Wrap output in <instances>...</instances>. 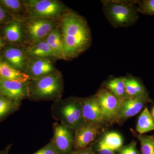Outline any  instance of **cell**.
<instances>
[{
  "label": "cell",
  "instance_id": "18",
  "mask_svg": "<svg viewBox=\"0 0 154 154\" xmlns=\"http://www.w3.org/2000/svg\"><path fill=\"white\" fill-rule=\"evenodd\" d=\"M25 54L32 58L55 57L52 49L45 40L31 45L26 49Z\"/></svg>",
  "mask_w": 154,
  "mask_h": 154
},
{
  "label": "cell",
  "instance_id": "21",
  "mask_svg": "<svg viewBox=\"0 0 154 154\" xmlns=\"http://www.w3.org/2000/svg\"><path fill=\"white\" fill-rule=\"evenodd\" d=\"M21 102L14 101L0 94V122L19 110Z\"/></svg>",
  "mask_w": 154,
  "mask_h": 154
},
{
  "label": "cell",
  "instance_id": "4",
  "mask_svg": "<svg viewBox=\"0 0 154 154\" xmlns=\"http://www.w3.org/2000/svg\"><path fill=\"white\" fill-rule=\"evenodd\" d=\"M51 116L60 124L75 131L85 122L79 98H69L58 100L51 107Z\"/></svg>",
  "mask_w": 154,
  "mask_h": 154
},
{
  "label": "cell",
  "instance_id": "8",
  "mask_svg": "<svg viewBox=\"0 0 154 154\" xmlns=\"http://www.w3.org/2000/svg\"><path fill=\"white\" fill-rule=\"evenodd\" d=\"M53 130L51 140L58 154H70L73 147L74 131L58 122L53 123Z\"/></svg>",
  "mask_w": 154,
  "mask_h": 154
},
{
  "label": "cell",
  "instance_id": "2",
  "mask_svg": "<svg viewBox=\"0 0 154 154\" xmlns=\"http://www.w3.org/2000/svg\"><path fill=\"white\" fill-rule=\"evenodd\" d=\"M137 1H102V10L105 18L114 28H128L139 19Z\"/></svg>",
  "mask_w": 154,
  "mask_h": 154
},
{
  "label": "cell",
  "instance_id": "32",
  "mask_svg": "<svg viewBox=\"0 0 154 154\" xmlns=\"http://www.w3.org/2000/svg\"><path fill=\"white\" fill-rule=\"evenodd\" d=\"M6 17V13L4 9L0 6V22L5 20Z\"/></svg>",
  "mask_w": 154,
  "mask_h": 154
},
{
  "label": "cell",
  "instance_id": "33",
  "mask_svg": "<svg viewBox=\"0 0 154 154\" xmlns=\"http://www.w3.org/2000/svg\"><path fill=\"white\" fill-rule=\"evenodd\" d=\"M151 115L153 119L154 120V106L152 108L151 112Z\"/></svg>",
  "mask_w": 154,
  "mask_h": 154
},
{
  "label": "cell",
  "instance_id": "15",
  "mask_svg": "<svg viewBox=\"0 0 154 154\" xmlns=\"http://www.w3.org/2000/svg\"><path fill=\"white\" fill-rule=\"evenodd\" d=\"M0 77L5 79L26 82L30 79L28 75L0 59Z\"/></svg>",
  "mask_w": 154,
  "mask_h": 154
},
{
  "label": "cell",
  "instance_id": "13",
  "mask_svg": "<svg viewBox=\"0 0 154 154\" xmlns=\"http://www.w3.org/2000/svg\"><path fill=\"white\" fill-rule=\"evenodd\" d=\"M147 102L139 98H127L121 101L120 110L116 122L123 121L136 115Z\"/></svg>",
  "mask_w": 154,
  "mask_h": 154
},
{
  "label": "cell",
  "instance_id": "28",
  "mask_svg": "<svg viewBox=\"0 0 154 154\" xmlns=\"http://www.w3.org/2000/svg\"><path fill=\"white\" fill-rule=\"evenodd\" d=\"M32 154H58L54 145L52 140L42 148Z\"/></svg>",
  "mask_w": 154,
  "mask_h": 154
},
{
  "label": "cell",
  "instance_id": "26",
  "mask_svg": "<svg viewBox=\"0 0 154 154\" xmlns=\"http://www.w3.org/2000/svg\"><path fill=\"white\" fill-rule=\"evenodd\" d=\"M0 3L4 7L14 12H18L24 8L23 2L19 0H1Z\"/></svg>",
  "mask_w": 154,
  "mask_h": 154
},
{
  "label": "cell",
  "instance_id": "12",
  "mask_svg": "<svg viewBox=\"0 0 154 154\" xmlns=\"http://www.w3.org/2000/svg\"><path fill=\"white\" fill-rule=\"evenodd\" d=\"M27 65L25 73L30 79L45 76L56 72L53 64L48 58H32Z\"/></svg>",
  "mask_w": 154,
  "mask_h": 154
},
{
  "label": "cell",
  "instance_id": "19",
  "mask_svg": "<svg viewBox=\"0 0 154 154\" xmlns=\"http://www.w3.org/2000/svg\"><path fill=\"white\" fill-rule=\"evenodd\" d=\"M105 88L120 99L127 98L125 88V77L113 78L105 84Z\"/></svg>",
  "mask_w": 154,
  "mask_h": 154
},
{
  "label": "cell",
  "instance_id": "1",
  "mask_svg": "<svg viewBox=\"0 0 154 154\" xmlns=\"http://www.w3.org/2000/svg\"><path fill=\"white\" fill-rule=\"evenodd\" d=\"M60 27L65 60L76 57L91 46V30L82 16L73 11H66L61 17Z\"/></svg>",
  "mask_w": 154,
  "mask_h": 154
},
{
  "label": "cell",
  "instance_id": "5",
  "mask_svg": "<svg viewBox=\"0 0 154 154\" xmlns=\"http://www.w3.org/2000/svg\"><path fill=\"white\" fill-rule=\"evenodd\" d=\"M23 2L28 19H54L68 11L61 3L54 0H28Z\"/></svg>",
  "mask_w": 154,
  "mask_h": 154
},
{
  "label": "cell",
  "instance_id": "7",
  "mask_svg": "<svg viewBox=\"0 0 154 154\" xmlns=\"http://www.w3.org/2000/svg\"><path fill=\"white\" fill-rule=\"evenodd\" d=\"M96 96L105 121L116 122L121 106L122 99L104 88L99 90Z\"/></svg>",
  "mask_w": 154,
  "mask_h": 154
},
{
  "label": "cell",
  "instance_id": "3",
  "mask_svg": "<svg viewBox=\"0 0 154 154\" xmlns=\"http://www.w3.org/2000/svg\"><path fill=\"white\" fill-rule=\"evenodd\" d=\"M63 82L57 71L45 76L30 79L28 82V99L34 101H53L61 99Z\"/></svg>",
  "mask_w": 154,
  "mask_h": 154
},
{
  "label": "cell",
  "instance_id": "25",
  "mask_svg": "<svg viewBox=\"0 0 154 154\" xmlns=\"http://www.w3.org/2000/svg\"><path fill=\"white\" fill-rule=\"evenodd\" d=\"M139 14L154 16V0H142L137 2Z\"/></svg>",
  "mask_w": 154,
  "mask_h": 154
},
{
  "label": "cell",
  "instance_id": "6",
  "mask_svg": "<svg viewBox=\"0 0 154 154\" xmlns=\"http://www.w3.org/2000/svg\"><path fill=\"white\" fill-rule=\"evenodd\" d=\"M24 25V31L32 45L43 41L53 30L56 28L54 19L45 18L28 19Z\"/></svg>",
  "mask_w": 154,
  "mask_h": 154
},
{
  "label": "cell",
  "instance_id": "23",
  "mask_svg": "<svg viewBox=\"0 0 154 154\" xmlns=\"http://www.w3.org/2000/svg\"><path fill=\"white\" fill-rule=\"evenodd\" d=\"M23 27L21 23L17 21L10 22L4 29L6 38L11 42L21 41L23 35Z\"/></svg>",
  "mask_w": 154,
  "mask_h": 154
},
{
  "label": "cell",
  "instance_id": "10",
  "mask_svg": "<svg viewBox=\"0 0 154 154\" xmlns=\"http://www.w3.org/2000/svg\"><path fill=\"white\" fill-rule=\"evenodd\" d=\"M99 125L89 122H84L74 131L73 148L75 150L87 148L96 138Z\"/></svg>",
  "mask_w": 154,
  "mask_h": 154
},
{
  "label": "cell",
  "instance_id": "14",
  "mask_svg": "<svg viewBox=\"0 0 154 154\" xmlns=\"http://www.w3.org/2000/svg\"><path fill=\"white\" fill-rule=\"evenodd\" d=\"M125 88L128 98H139L150 102L147 91L141 81L134 77H125Z\"/></svg>",
  "mask_w": 154,
  "mask_h": 154
},
{
  "label": "cell",
  "instance_id": "11",
  "mask_svg": "<svg viewBox=\"0 0 154 154\" xmlns=\"http://www.w3.org/2000/svg\"><path fill=\"white\" fill-rule=\"evenodd\" d=\"M84 119L87 122L99 125L105 121L96 96L80 99Z\"/></svg>",
  "mask_w": 154,
  "mask_h": 154
},
{
  "label": "cell",
  "instance_id": "9",
  "mask_svg": "<svg viewBox=\"0 0 154 154\" xmlns=\"http://www.w3.org/2000/svg\"><path fill=\"white\" fill-rule=\"evenodd\" d=\"M0 94L9 99L21 102L28 97V82L5 79L0 77Z\"/></svg>",
  "mask_w": 154,
  "mask_h": 154
},
{
  "label": "cell",
  "instance_id": "31",
  "mask_svg": "<svg viewBox=\"0 0 154 154\" xmlns=\"http://www.w3.org/2000/svg\"><path fill=\"white\" fill-rule=\"evenodd\" d=\"M13 146V144L11 143L5 147V149L2 150L0 151V154H9L10 150Z\"/></svg>",
  "mask_w": 154,
  "mask_h": 154
},
{
  "label": "cell",
  "instance_id": "20",
  "mask_svg": "<svg viewBox=\"0 0 154 154\" xmlns=\"http://www.w3.org/2000/svg\"><path fill=\"white\" fill-rule=\"evenodd\" d=\"M136 129L141 135L154 130V120L147 107H145L139 116Z\"/></svg>",
  "mask_w": 154,
  "mask_h": 154
},
{
  "label": "cell",
  "instance_id": "29",
  "mask_svg": "<svg viewBox=\"0 0 154 154\" xmlns=\"http://www.w3.org/2000/svg\"><path fill=\"white\" fill-rule=\"evenodd\" d=\"M95 152L96 154H116L114 151L102 146L99 143L96 148V152Z\"/></svg>",
  "mask_w": 154,
  "mask_h": 154
},
{
  "label": "cell",
  "instance_id": "16",
  "mask_svg": "<svg viewBox=\"0 0 154 154\" xmlns=\"http://www.w3.org/2000/svg\"><path fill=\"white\" fill-rule=\"evenodd\" d=\"M6 61L15 69L22 71L27 64L26 54L20 48L8 47L4 52Z\"/></svg>",
  "mask_w": 154,
  "mask_h": 154
},
{
  "label": "cell",
  "instance_id": "22",
  "mask_svg": "<svg viewBox=\"0 0 154 154\" xmlns=\"http://www.w3.org/2000/svg\"><path fill=\"white\" fill-rule=\"evenodd\" d=\"M123 138L118 133L111 131L105 134L99 142V144L102 146L117 151L123 145Z\"/></svg>",
  "mask_w": 154,
  "mask_h": 154
},
{
  "label": "cell",
  "instance_id": "24",
  "mask_svg": "<svg viewBox=\"0 0 154 154\" xmlns=\"http://www.w3.org/2000/svg\"><path fill=\"white\" fill-rule=\"evenodd\" d=\"M141 154H154V136L137 134Z\"/></svg>",
  "mask_w": 154,
  "mask_h": 154
},
{
  "label": "cell",
  "instance_id": "27",
  "mask_svg": "<svg viewBox=\"0 0 154 154\" xmlns=\"http://www.w3.org/2000/svg\"><path fill=\"white\" fill-rule=\"evenodd\" d=\"M118 154H140L137 147V143L133 140L130 143L122 147L117 151Z\"/></svg>",
  "mask_w": 154,
  "mask_h": 154
},
{
  "label": "cell",
  "instance_id": "30",
  "mask_svg": "<svg viewBox=\"0 0 154 154\" xmlns=\"http://www.w3.org/2000/svg\"><path fill=\"white\" fill-rule=\"evenodd\" d=\"M70 154H96L94 149L91 146L79 150L72 151Z\"/></svg>",
  "mask_w": 154,
  "mask_h": 154
},
{
  "label": "cell",
  "instance_id": "17",
  "mask_svg": "<svg viewBox=\"0 0 154 154\" xmlns=\"http://www.w3.org/2000/svg\"><path fill=\"white\" fill-rule=\"evenodd\" d=\"M45 41L52 49L54 57L65 60L61 33L59 28L53 30L46 37Z\"/></svg>",
  "mask_w": 154,
  "mask_h": 154
},
{
  "label": "cell",
  "instance_id": "34",
  "mask_svg": "<svg viewBox=\"0 0 154 154\" xmlns=\"http://www.w3.org/2000/svg\"><path fill=\"white\" fill-rule=\"evenodd\" d=\"M3 45V42L2 39L0 38V49L2 47Z\"/></svg>",
  "mask_w": 154,
  "mask_h": 154
}]
</instances>
